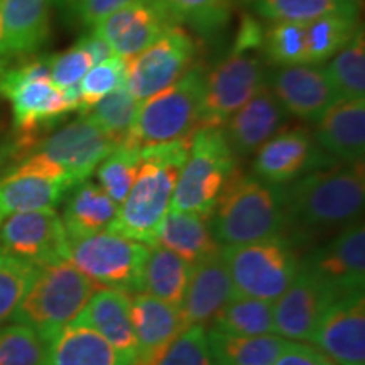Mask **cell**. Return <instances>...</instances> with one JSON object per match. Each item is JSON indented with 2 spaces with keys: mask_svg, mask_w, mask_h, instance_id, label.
<instances>
[{
  "mask_svg": "<svg viewBox=\"0 0 365 365\" xmlns=\"http://www.w3.org/2000/svg\"><path fill=\"white\" fill-rule=\"evenodd\" d=\"M267 85L289 115L317 122L328 108L340 102L325 68L309 63L277 66L267 76Z\"/></svg>",
  "mask_w": 365,
  "mask_h": 365,
  "instance_id": "obj_19",
  "label": "cell"
},
{
  "mask_svg": "<svg viewBox=\"0 0 365 365\" xmlns=\"http://www.w3.org/2000/svg\"><path fill=\"white\" fill-rule=\"evenodd\" d=\"M7 63H9V59H7V58L0 59V76H2V73H4V70H6Z\"/></svg>",
  "mask_w": 365,
  "mask_h": 365,
  "instance_id": "obj_51",
  "label": "cell"
},
{
  "mask_svg": "<svg viewBox=\"0 0 365 365\" xmlns=\"http://www.w3.org/2000/svg\"><path fill=\"white\" fill-rule=\"evenodd\" d=\"M359 7L307 22V63L319 65L335 56L359 33Z\"/></svg>",
  "mask_w": 365,
  "mask_h": 365,
  "instance_id": "obj_32",
  "label": "cell"
},
{
  "mask_svg": "<svg viewBox=\"0 0 365 365\" xmlns=\"http://www.w3.org/2000/svg\"><path fill=\"white\" fill-rule=\"evenodd\" d=\"M48 344L33 328L14 323L0 327V365H46Z\"/></svg>",
  "mask_w": 365,
  "mask_h": 365,
  "instance_id": "obj_40",
  "label": "cell"
},
{
  "mask_svg": "<svg viewBox=\"0 0 365 365\" xmlns=\"http://www.w3.org/2000/svg\"><path fill=\"white\" fill-rule=\"evenodd\" d=\"M143 272L140 293L161 299L180 309L190 282L191 266L180 255L161 245H150Z\"/></svg>",
  "mask_w": 365,
  "mask_h": 365,
  "instance_id": "obj_31",
  "label": "cell"
},
{
  "mask_svg": "<svg viewBox=\"0 0 365 365\" xmlns=\"http://www.w3.org/2000/svg\"><path fill=\"white\" fill-rule=\"evenodd\" d=\"M51 56H33L6 66L0 76V97L12 105L14 130L9 135V168L29 156L36 144L70 112L66 91L51 81ZM7 168V170H9Z\"/></svg>",
  "mask_w": 365,
  "mask_h": 365,
  "instance_id": "obj_2",
  "label": "cell"
},
{
  "mask_svg": "<svg viewBox=\"0 0 365 365\" xmlns=\"http://www.w3.org/2000/svg\"><path fill=\"white\" fill-rule=\"evenodd\" d=\"M339 296L364 291L365 228L362 220L345 227L327 244L318 245L299 264Z\"/></svg>",
  "mask_w": 365,
  "mask_h": 365,
  "instance_id": "obj_14",
  "label": "cell"
},
{
  "mask_svg": "<svg viewBox=\"0 0 365 365\" xmlns=\"http://www.w3.org/2000/svg\"><path fill=\"white\" fill-rule=\"evenodd\" d=\"M274 365H335L330 357H327L322 350L304 344H293L286 346L281 357L274 362Z\"/></svg>",
  "mask_w": 365,
  "mask_h": 365,
  "instance_id": "obj_47",
  "label": "cell"
},
{
  "mask_svg": "<svg viewBox=\"0 0 365 365\" xmlns=\"http://www.w3.org/2000/svg\"><path fill=\"white\" fill-rule=\"evenodd\" d=\"M0 222H2V218H0Z\"/></svg>",
  "mask_w": 365,
  "mask_h": 365,
  "instance_id": "obj_53",
  "label": "cell"
},
{
  "mask_svg": "<svg viewBox=\"0 0 365 365\" xmlns=\"http://www.w3.org/2000/svg\"><path fill=\"white\" fill-rule=\"evenodd\" d=\"M53 0H2V48L6 58H29L39 53L51 33Z\"/></svg>",
  "mask_w": 365,
  "mask_h": 365,
  "instance_id": "obj_24",
  "label": "cell"
},
{
  "mask_svg": "<svg viewBox=\"0 0 365 365\" xmlns=\"http://www.w3.org/2000/svg\"><path fill=\"white\" fill-rule=\"evenodd\" d=\"M357 7V0H252L254 12L272 22H312Z\"/></svg>",
  "mask_w": 365,
  "mask_h": 365,
  "instance_id": "obj_36",
  "label": "cell"
},
{
  "mask_svg": "<svg viewBox=\"0 0 365 365\" xmlns=\"http://www.w3.org/2000/svg\"><path fill=\"white\" fill-rule=\"evenodd\" d=\"M205 70L191 68L182 78L140 102L134 125L122 145L144 149L193 135L200 129Z\"/></svg>",
  "mask_w": 365,
  "mask_h": 365,
  "instance_id": "obj_6",
  "label": "cell"
},
{
  "mask_svg": "<svg viewBox=\"0 0 365 365\" xmlns=\"http://www.w3.org/2000/svg\"><path fill=\"white\" fill-rule=\"evenodd\" d=\"M134 2L137 0H68L63 7L71 24L93 29L105 17Z\"/></svg>",
  "mask_w": 365,
  "mask_h": 365,
  "instance_id": "obj_45",
  "label": "cell"
},
{
  "mask_svg": "<svg viewBox=\"0 0 365 365\" xmlns=\"http://www.w3.org/2000/svg\"><path fill=\"white\" fill-rule=\"evenodd\" d=\"M210 227L222 247L284 235V190L237 170L218 196Z\"/></svg>",
  "mask_w": 365,
  "mask_h": 365,
  "instance_id": "obj_4",
  "label": "cell"
},
{
  "mask_svg": "<svg viewBox=\"0 0 365 365\" xmlns=\"http://www.w3.org/2000/svg\"><path fill=\"white\" fill-rule=\"evenodd\" d=\"M191 137L140 149V168L134 185L107 232L140 244H156L158 230L170 212L178 178L188 156Z\"/></svg>",
  "mask_w": 365,
  "mask_h": 365,
  "instance_id": "obj_3",
  "label": "cell"
},
{
  "mask_svg": "<svg viewBox=\"0 0 365 365\" xmlns=\"http://www.w3.org/2000/svg\"><path fill=\"white\" fill-rule=\"evenodd\" d=\"M0 252L34 267L70 261L63 220L54 210L9 215L0 222Z\"/></svg>",
  "mask_w": 365,
  "mask_h": 365,
  "instance_id": "obj_13",
  "label": "cell"
},
{
  "mask_svg": "<svg viewBox=\"0 0 365 365\" xmlns=\"http://www.w3.org/2000/svg\"><path fill=\"white\" fill-rule=\"evenodd\" d=\"M212 328L230 335H271L276 333L272 303L234 294L212 319Z\"/></svg>",
  "mask_w": 365,
  "mask_h": 365,
  "instance_id": "obj_33",
  "label": "cell"
},
{
  "mask_svg": "<svg viewBox=\"0 0 365 365\" xmlns=\"http://www.w3.org/2000/svg\"><path fill=\"white\" fill-rule=\"evenodd\" d=\"M159 365H215L210 354L205 327H191L182 331L164 354Z\"/></svg>",
  "mask_w": 365,
  "mask_h": 365,
  "instance_id": "obj_43",
  "label": "cell"
},
{
  "mask_svg": "<svg viewBox=\"0 0 365 365\" xmlns=\"http://www.w3.org/2000/svg\"><path fill=\"white\" fill-rule=\"evenodd\" d=\"M266 83L267 70L262 53L232 49L205 75L200 129L222 127Z\"/></svg>",
  "mask_w": 365,
  "mask_h": 365,
  "instance_id": "obj_10",
  "label": "cell"
},
{
  "mask_svg": "<svg viewBox=\"0 0 365 365\" xmlns=\"http://www.w3.org/2000/svg\"><path fill=\"white\" fill-rule=\"evenodd\" d=\"M38 267L0 252V323L12 319Z\"/></svg>",
  "mask_w": 365,
  "mask_h": 365,
  "instance_id": "obj_41",
  "label": "cell"
},
{
  "mask_svg": "<svg viewBox=\"0 0 365 365\" xmlns=\"http://www.w3.org/2000/svg\"><path fill=\"white\" fill-rule=\"evenodd\" d=\"M176 24L188 26L202 36H213L225 27L232 0H159Z\"/></svg>",
  "mask_w": 365,
  "mask_h": 365,
  "instance_id": "obj_35",
  "label": "cell"
},
{
  "mask_svg": "<svg viewBox=\"0 0 365 365\" xmlns=\"http://www.w3.org/2000/svg\"><path fill=\"white\" fill-rule=\"evenodd\" d=\"M264 26L250 14H244L240 19L239 31H237L234 51H259L262 53L264 43Z\"/></svg>",
  "mask_w": 365,
  "mask_h": 365,
  "instance_id": "obj_46",
  "label": "cell"
},
{
  "mask_svg": "<svg viewBox=\"0 0 365 365\" xmlns=\"http://www.w3.org/2000/svg\"><path fill=\"white\" fill-rule=\"evenodd\" d=\"M287 237L296 247L335 230H344L362 215L365 202L364 163L336 164L308 173L282 186Z\"/></svg>",
  "mask_w": 365,
  "mask_h": 365,
  "instance_id": "obj_1",
  "label": "cell"
},
{
  "mask_svg": "<svg viewBox=\"0 0 365 365\" xmlns=\"http://www.w3.org/2000/svg\"><path fill=\"white\" fill-rule=\"evenodd\" d=\"M68 245L73 266L95 284L129 296L140 293L148 245L112 232L68 239Z\"/></svg>",
  "mask_w": 365,
  "mask_h": 365,
  "instance_id": "obj_9",
  "label": "cell"
},
{
  "mask_svg": "<svg viewBox=\"0 0 365 365\" xmlns=\"http://www.w3.org/2000/svg\"><path fill=\"white\" fill-rule=\"evenodd\" d=\"M130 319L137 340V354L132 365H159L164 354L182 333L180 313L145 293L130 298Z\"/></svg>",
  "mask_w": 365,
  "mask_h": 365,
  "instance_id": "obj_23",
  "label": "cell"
},
{
  "mask_svg": "<svg viewBox=\"0 0 365 365\" xmlns=\"http://www.w3.org/2000/svg\"><path fill=\"white\" fill-rule=\"evenodd\" d=\"M185 259L191 267L222 254V245L213 237L210 218L188 212L166 213L156 235V244Z\"/></svg>",
  "mask_w": 365,
  "mask_h": 365,
  "instance_id": "obj_27",
  "label": "cell"
},
{
  "mask_svg": "<svg viewBox=\"0 0 365 365\" xmlns=\"http://www.w3.org/2000/svg\"><path fill=\"white\" fill-rule=\"evenodd\" d=\"M66 196L61 220L68 239L107 232L118 213V205L93 181L80 182Z\"/></svg>",
  "mask_w": 365,
  "mask_h": 365,
  "instance_id": "obj_29",
  "label": "cell"
},
{
  "mask_svg": "<svg viewBox=\"0 0 365 365\" xmlns=\"http://www.w3.org/2000/svg\"><path fill=\"white\" fill-rule=\"evenodd\" d=\"M0 4H2V0H0ZM4 58L6 56H4V48H2V17H0V59H4Z\"/></svg>",
  "mask_w": 365,
  "mask_h": 365,
  "instance_id": "obj_50",
  "label": "cell"
},
{
  "mask_svg": "<svg viewBox=\"0 0 365 365\" xmlns=\"http://www.w3.org/2000/svg\"><path fill=\"white\" fill-rule=\"evenodd\" d=\"M200 43L190 31L173 26L137 56L125 59V86L137 102L159 93L196 66Z\"/></svg>",
  "mask_w": 365,
  "mask_h": 365,
  "instance_id": "obj_11",
  "label": "cell"
},
{
  "mask_svg": "<svg viewBox=\"0 0 365 365\" xmlns=\"http://www.w3.org/2000/svg\"><path fill=\"white\" fill-rule=\"evenodd\" d=\"M339 100L365 98V41L364 27L325 66Z\"/></svg>",
  "mask_w": 365,
  "mask_h": 365,
  "instance_id": "obj_34",
  "label": "cell"
},
{
  "mask_svg": "<svg viewBox=\"0 0 365 365\" xmlns=\"http://www.w3.org/2000/svg\"><path fill=\"white\" fill-rule=\"evenodd\" d=\"M78 43L83 46L86 51L91 54V58H93L95 65H97V63L105 61V59L115 56V54L112 53V49L108 48V44L105 43V41L100 38L98 34H95L93 31L81 34V38L78 39Z\"/></svg>",
  "mask_w": 365,
  "mask_h": 365,
  "instance_id": "obj_48",
  "label": "cell"
},
{
  "mask_svg": "<svg viewBox=\"0 0 365 365\" xmlns=\"http://www.w3.org/2000/svg\"><path fill=\"white\" fill-rule=\"evenodd\" d=\"M234 294L230 272L222 254L191 267L185 299L178 309L182 331L212 322Z\"/></svg>",
  "mask_w": 365,
  "mask_h": 365,
  "instance_id": "obj_21",
  "label": "cell"
},
{
  "mask_svg": "<svg viewBox=\"0 0 365 365\" xmlns=\"http://www.w3.org/2000/svg\"><path fill=\"white\" fill-rule=\"evenodd\" d=\"M93 58L80 43L59 54H51V81L58 88L66 90L80 85L83 76L93 66Z\"/></svg>",
  "mask_w": 365,
  "mask_h": 365,
  "instance_id": "obj_44",
  "label": "cell"
},
{
  "mask_svg": "<svg viewBox=\"0 0 365 365\" xmlns=\"http://www.w3.org/2000/svg\"><path fill=\"white\" fill-rule=\"evenodd\" d=\"M289 113L266 83L222 125L235 158H249L286 127Z\"/></svg>",
  "mask_w": 365,
  "mask_h": 365,
  "instance_id": "obj_20",
  "label": "cell"
},
{
  "mask_svg": "<svg viewBox=\"0 0 365 365\" xmlns=\"http://www.w3.org/2000/svg\"><path fill=\"white\" fill-rule=\"evenodd\" d=\"M97 289L98 284L81 274L71 261L38 267L12 319L33 328L49 345L63 328L75 322Z\"/></svg>",
  "mask_w": 365,
  "mask_h": 365,
  "instance_id": "obj_5",
  "label": "cell"
},
{
  "mask_svg": "<svg viewBox=\"0 0 365 365\" xmlns=\"http://www.w3.org/2000/svg\"><path fill=\"white\" fill-rule=\"evenodd\" d=\"M139 102L132 97L127 86L108 93L100 102H97L88 112L81 115H88L95 124L110 135V139L117 145L125 143L127 135L134 125L137 110H139Z\"/></svg>",
  "mask_w": 365,
  "mask_h": 365,
  "instance_id": "obj_37",
  "label": "cell"
},
{
  "mask_svg": "<svg viewBox=\"0 0 365 365\" xmlns=\"http://www.w3.org/2000/svg\"><path fill=\"white\" fill-rule=\"evenodd\" d=\"M58 2H59V6H63V4L68 2V0H58Z\"/></svg>",
  "mask_w": 365,
  "mask_h": 365,
  "instance_id": "obj_52",
  "label": "cell"
},
{
  "mask_svg": "<svg viewBox=\"0 0 365 365\" xmlns=\"http://www.w3.org/2000/svg\"><path fill=\"white\" fill-rule=\"evenodd\" d=\"M46 365H130L93 328L73 322L48 345Z\"/></svg>",
  "mask_w": 365,
  "mask_h": 365,
  "instance_id": "obj_28",
  "label": "cell"
},
{
  "mask_svg": "<svg viewBox=\"0 0 365 365\" xmlns=\"http://www.w3.org/2000/svg\"><path fill=\"white\" fill-rule=\"evenodd\" d=\"M118 145L88 115L58 127L36 144L31 154H38L61 168L73 185L88 180L97 166Z\"/></svg>",
  "mask_w": 365,
  "mask_h": 365,
  "instance_id": "obj_12",
  "label": "cell"
},
{
  "mask_svg": "<svg viewBox=\"0 0 365 365\" xmlns=\"http://www.w3.org/2000/svg\"><path fill=\"white\" fill-rule=\"evenodd\" d=\"M255 154L254 176L279 186L289 185L312 171L336 166V163L314 143L313 132L304 127L279 132Z\"/></svg>",
  "mask_w": 365,
  "mask_h": 365,
  "instance_id": "obj_15",
  "label": "cell"
},
{
  "mask_svg": "<svg viewBox=\"0 0 365 365\" xmlns=\"http://www.w3.org/2000/svg\"><path fill=\"white\" fill-rule=\"evenodd\" d=\"M296 249L284 235L223 247L234 293L269 303L279 299L299 272Z\"/></svg>",
  "mask_w": 365,
  "mask_h": 365,
  "instance_id": "obj_8",
  "label": "cell"
},
{
  "mask_svg": "<svg viewBox=\"0 0 365 365\" xmlns=\"http://www.w3.org/2000/svg\"><path fill=\"white\" fill-rule=\"evenodd\" d=\"M173 26L180 24L159 0H137L105 17L91 31L108 44L115 56L130 59L156 43Z\"/></svg>",
  "mask_w": 365,
  "mask_h": 365,
  "instance_id": "obj_17",
  "label": "cell"
},
{
  "mask_svg": "<svg viewBox=\"0 0 365 365\" xmlns=\"http://www.w3.org/2000/svg\"><path fill=\"white\" fill-rule=\"evenodd\" d=\"M235 171L237 158L222 127L195 130L188 156L178 178L171 208L210 218L218 196Z\"/></svg>",
  "mask_w": 365,
  "mask_h": 365,
  "instance_id": "obj_7",
  "label": "cell"
},
{
  "mask_svg": "<svg viewBox=\"0 0 365 365\" xmlns=\"http://www.w3.org/2000/svg\"><path fill=\"white\" fill-rule=\"evenodd\" d=\"M93 328L132 365L137 340L130 319V296L117 289H97L75 319Z\"/></svg>",
  "mask_w": 365,
  "mask_h": 365,
  "instance_id": "obj_25",
  "label": "cell"
},
{
  "mask_svg": "<svg viewBox=\"0 0 365 365\" xmlns=\"http://www.w3.org/2000/svg\"><path fill=\"white\" fill-rule=\"evenodd\" d=\"M140 168V149L118 145L98 164L95 175L105 193L117 205L124 203Z\"/></svg>",
  "mask_w": 365,
  "mask_h": 365,
  "instance_id": "obj_38",
  "label": "cell"
},
{
  "mask_svg": "<svg viewBox=\"0 0 365 365\" xmlns=\"http://www.w3.org/2000/svg\"><path fill=\"white\" fill-rule=\"evenodd\" d=\"M9 168V135L0 130V175Z\"/></svg>",
  "mask_w": 365,
  "mask_h": 365,
  "instance_id": "obj_49",
  "label": "cell"
},
{
  "mask_svg": "<svg viewBox=\"0 0 365 365\" xmlns=\"http://www.w3.org/2000/svg\"><path fill=\"white\" fill-rule=\"evenodd\" d=\"M262 56L274 66L307 63V22H274L264 33Z\"/></svg>",
  "mask_w": 365,
  "mask_h": 365,
  "instance_id": "obj_39",
  "label": "cell"
},
{
  "mask_svg": "<svg viewBox=\"0 0 365 365\" xmlns=\"http://www.w3.org/2000/svg\"><path fill=\"white\" fill-rule=\"evenodd\" d=\"M336 298L340 296L330 286L299 266L298 276L274 304V330L282 339L312 341L323 314Z\"/></svg>",
  "mask_w": 365,
  "mask_h": 365,
  "instance_id": "obj_16",
  "label": "cell"
},
{
  "mask_svg": "<svg viewBox=\"0 0 365 365\" xmlns=\"http://www.w3.org/2000/svg\"><path fill=\"white\" fill-rule=\"evenodd\" d=\"M71 190V185L63 180L11 168L0 175V218L34 210H54Z\"/></svg>",
  "mask_w": 365,
  "mask_h": 365,
  "instance_id": "obj_26",
  "label": "cell"
},
{
  "mask_svg": "<svg viewBox=\"0 0 365 365\" xmlns=\"http://www.w3.org/2000/svg\"><path fill=\"white\" fill-rule=\"evenodd\" d=\"M210 354L215 365H274L289 340L271 335H230L210 328L207 331Z\"/></svg>",
  "mask_w": 365,
  "mask_h": 365,
  "instance_id": "obj_30",
  "label": "cell"
},
{
  "mask_svg": "<svg viewBox=\"0 0 365 365\" xmlns=\"http://www.w3.org/2000/svg\"><path fill=\"white\" fill-rule=\"evenodd\" d=\"M317 345L335 365L365 364V298L364 291L336 298L313 333Z\"/></svg>",
  "mask_w": 365,
  "mask_h": 365,
  "instance_id": "obj_18",
  "label": "cell"
},
{
  "mask_svg": "<svg viewBox=\"0 0 365 365\" xmlns=\"http://www.w3.org/2000/svg\"><path fill=\"white\" fill-rule=\"evenodd\" d=\"M318 148L336 164L364 163L365 100H340L314 122Z\"/></svg>",
  "mask_w": 365,
  "mask_h": 365,
  "instance_id": "obj_22",
  "label": "cell"
},
{
  "mask_svg": "<svg viewBox=\"0 0 365 365\" xmlns=\"http://www.w3.org/2000/svg\"><path fill=\"white\" fill-rule=\"evenodd\" d=\"M120 86H125V59L112 56L93 65L80 81L81 102L78 112H88L95 103Z\"/></svg>",
  "mask_w": 365,
  "mask_h": 365,
  "instance_id": "obj_42",
  "label": "cell"
}]
</instances>
